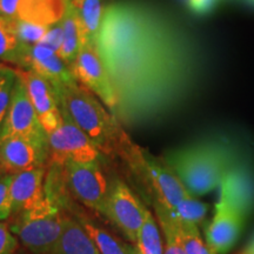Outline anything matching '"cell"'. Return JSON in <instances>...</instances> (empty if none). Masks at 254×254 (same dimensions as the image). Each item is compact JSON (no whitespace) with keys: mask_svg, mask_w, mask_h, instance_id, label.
<instances>
[{"mask_svg":"<svg viewBox=\"0 0 254 254\" xmlns=\"http://www.w3.org/2000/svg\"><path fill=\"white\" fill-rule=\"evenodd\" d=\"M17 247L18 239L12 233L9 225L0 221V254H14Z\"/></svg>","mask_w":254,"mask_h":254,"instance_id":"cell-29","label":"cell"},{"mask_svg":"<svg viewBox=\"0 0 254 254\" xmlns=\"http://www.w3.org/2000/svg\"><path fill=\"white\" fill-rule=\"evenodd\" d=\"M50 160L49 140L12 135L0 139V171L2 176L45 167Z\"/></svg>","mask_w":254,"mask_h":254,"instance_id":"cell-9","label":"cell"},{"mask_svg":"<svg viewBox=\"0 0 254 254\" xmlns=\"http://www.w3.org/2000/svg\"><path fill=\"white\" fill-rule=\"evenodd\" d=\"M219 0H189L190 8L196 14H207L217 6Z\"/></svg>","mask_w":254,"mask_h":254,"instance_id":"cell-31","label":"cell"},{"mask_svg":"<svg viewBox=\"0 0 254 254\" xmlns=\"http://www.w3.org/2000/svg\"><path fill=\"white\" fill-rule=\"evenodd\" d=\"M18 68L36 73L52 82L56 88L75 80L71 68L60 59L56 51L40 44L25 47Z\"/></svg>","mask_w":254,"mask_h":254,"instance_id":"cell-14","label":"cell"},{"mask_svg":"<svg viewBox=\"0 0 254 254\" xmlns=\"http://www.w3.org/2000/svg\"><path fill=\"white\" fill-rule=\"evenodd\" d=\"M71 71L78 84L94 94L114 116L118 100L97 49L90 46L81 47Z\"/></svg>","mask_w":254,"mask_h":254,"instance_id":"cell-10","label":"cell"},{"mask_svg":"<svg viewBox=\"0 0 254 254\" xmlns=\"http://www.w3.org/2000/svg\"><path fill=\"white\" fill-rule=\"evenodd\" d=\"M0 173H1V171H0Z\"/></svg>","mask_w":254,"mask_h":254,"instance_id":"cell-39","label":"cell"},{"mask_svg":"<svg viewBox=\"0 0 254 254\" xmlns=\"http://www.w3.org/2000/svg\"><path fill=\"white\" fill-rule=\"evenodd\" d=\"M56 199L47 195L36 207L12 215V233L33 254H49L64 228L65 215Z\"/></svg>","mask_w":254,"mask_h":254,"instance_id":"cell-4","label":"cell"},{"mask_svg":"<svg viewBox=\"0 0 254 254\" xmlns=\"http://www.w3.org/2000/svg\"><path fill=\"white\" fill-rule=\"evenodd\" d=\"M17 69V75L26 87L30 100L47 134L53 132L63 120L62 104L58 91L52 82L36 73Z\"/></svg>","mask_w":254,"mask_h":254,"instance_id":"cell-12","label":"cell"},{"mask_svg":"<svg viewBox=\"0 0 254 254\" xmlns=\"http://www.w3.org/2000/svg\"><path fill=\"white\" fill-rule=\"evenodd\" d=\"M6 66H9V65H6V64H4V63H0V71H1V69H4Z\"/></svg>","mask_w":254,"mask_h":254,"instance_id":"cell-36","label":"cell"},{"mask_svg":"<svg viewBox=\"0 0 254 254\" xmlns=\"http://www.w3.org/2000/svg\"><path fill=\"white\" fill-rule=\"evenodd\" d=\"M60 168L66 187L73 196L86 207L104 215L112 182H109L100 163L65 161Z\"/></svg>","mask_w":254,"mask_h":254,"instance_id":"cell-6","label":"cell"},{"mask_svg":"<svg viewBox=\"0 0 254 254\" xmlns=\"http://www.w3.org/2000/svg\"><path fill=\"white\" fill-rule=\"evenodd\" d=\"M161 231L168 232L186 254H213L202 240L198 226L171 217L160 206H154Z\"/></svg>","mask_w":254,"mask_h":254,"instance_id":"cell-17","label":"cell"},{"mask_svg":"<svg viewBox=\"0 0 254 254\" xmlns=\"http://www.w3.org/2000/svg\"><path fill=\"white\" fill-rule=\"evenodd\" d=\"M244 220L245 217L237 208L219 198L213 218L205 232L206 244L211 252L226 254L239 238Z\"/></svg>","mask_w":254,"mask_h":254,"instance_id":"cell-13","label":"cell"},{"mask_svg":"<svg viewBox=\"0 0 254 254\" xmlns=\"http://www.w3.org/2000/svg\"><path fill=\"white\" fill-rule=\"evenodd\" d=\"M159 227L152 212L146 209L144 224L135 243V247L141 254H164L165 246Z\"/></svg>","mask_w":254,"mask_h":254,"instance_id":"cell-23","label":"cell"},{"mask_svg":"<svg viewBox=\"0 0 254 254\" xmlns=\"http://www.w3.org/2000/svg\"><path fill=\"white\" fill-rule=\"evenodd\" d=\"M49 254H100V252L78 219L65 215L62 234Z\"/></svg>","mask_w":254,"mask_h":254,"instance_id":"cell-18","label":"cell"},{"mask_svg":"<svg viewBox=\"0 0 254 254\" xmlns=\"http://www.w3.org/2000/svg\"><path fill=\"white\" fill-rule=\"evenodd\" d=\"M51 26L46 25H39L33 23H27V21L17 20V30L19 38H20L21 43L27 46L38 45L45 34L49 31Z\"/></svg>","mask_w":254,"mask_h":254,"instance_id":"cell-27","label":"cell"},{"mask_svg":"<svg viewBox=\"0 0 254 254\" xmlns=\"http://www.w3.org/2000/svg\"><path fill=\"white\" fill-rule=\"evenodd\" d=\"M57 91L62 106L95 147L101 153L119 155L126 160L134 142L105 105L77 80L63 85Z\"/></svg>","mask_w":254,"mask_h":254,"instance_id":"cell-2","label":"cell"},{"mask_svg":"<svg viewBox=\"0 0 254 254\" xmlns=\"http://www.w3.org/2000/svg\"><path fill=\"white\" fill-rule=\"evenodd\" d=\"M63 120L53 132L47 134L51 163L63 165L65 161L80 164L100 163L101 152L90 138L73 122L71 116L62 106Z\"/></svg>","mask_w":254,"mask_h":254,"instance_id":"cell-7","label":"cell"},{"mask_svg":"<svg viewBox=\"0 0 254 254\" xmlns=\"http://www.w3.org/2000/svg\"><path fill=\"white\" fill-rule=\"evenodd\" d=\"M45 167L33 168L12 176L9 198L12 215H17L39 205L46 198Z\"/></svg>","mask_w":254,"mask_h":254,"instance_id":"cell-16","label":"cell"},{"mask_svg":"<svg viewBox=\"0 0 254 254\" xmlns=\"http://www.w3.org/2000/svg\"><path fill=\"white\" fill-rule=\"evenodd\" d=\"M12 176L0 177V221L12 217L11 198H9V187H11Z\"/></svg>","mask_w":254,"mask_h":254,"instance_id":"cell-28","label":"cell"},{"mask_svg":"<svg viewBox=\"0 0 254 254\" xmlns=\"http://www.w3.org/2000/svg\"><path fill=\"white\" fill-rule=\"evenodd\" d=\"M75 218L86 230L88 236L94 241L100 254H129L128 245H123L113 236H111L107 231L93 224L90 219L81 214H77Z\"/></svg>","mask_w":254,"mask_h":254,"instance_id":"cell-24","label":"cell"},{"mask_svg":"<svg viewBox=\"0 0 254 254\" xmlns=\"http://www.w3.org/2000/svg\"><path fill=\"white\" fill-rule=\"evenodd\" d=\"M126 161L142 178L153 206L173 211L184 199L192 195L163 159L155 158L144 148L134 145Z\"/></svg>","mask_w":254,"mask_h":254,"instance_id":"cell-5","label":"cell"},{"mask_svg":"<svg viewBox=\"0 0 254 254\" xmlns=\"http://www.w3.org/2000/svg\"><path fill=\"white\" fill-rule=\"evenodd\" d=\"M68 0H20L17 20L52 26L62 20Z\"/></svg>","mask_w":254,"mask_h":254,"instance_id":"cell-19","label":"cell"},{"mask_svg":"<svg viewBox=\"0 0 254 254\" xmlns=\"http://www.w3.org/2000/svg\"><path fill=\"white\" fill-rule=\"evenodd\" d=\"M245 1L251 6H254V0H245Z\"/></svg>","mask_w":254,"mask_h":254,"instance_id":"cell-37","label":"cell"},{"mask_svg":"<svg viewBox=\"0 0 254 254\" xmlns=\"http://www.w3.org/2000/svg\"><path fill=\"white\" fill-rule=\"evenodd\" d=\"M241 254H254V239L251 241L250 245L246 247V250Z\"/></svg>","mask_w":254,"mask_h":254,"instance_id":"cell-34","label":"cell"},{"mask_svg":"<svg viewBox=\"0 0 254 254\" xmlns=\"http://www.w3.org/2000/svg\"><path fill=\"white\" fill-rule=\"evenodd\" d=\"M69 5L74 7L77 14L81 47H95L106 4L104 0H80L79 2Z\"/></svg>","mask_w":254,"mask_h":254,"instance_id":"cell-20","label":"cell"},{"mask_svg":"<svg viewBox=\"0 0 254 254\" xmlns=\"http://www.w3.org/2000/svg\"><path fill=\"white\" fill-rule=\"evenodd\" d=\"M163 234L165 237L164 254H186L182 246L177 243V240L168 232H163Z\"/></svg>","mask_w":254,"mask_h":254,"instance_id":"cell-33","label":"cell"},{"mask_svg":"<svg viewBox=\"0 0 254 254\" xmlns=\"http://www.w3.org/2000/svg\"><path fill=\"white\" fill-rule=\"evenodd\" d=\"M244 217L254 209V172L249 163L239 159L220 184V195Z\"/></svg>","mask_w":254,"mask_h":254,"instance_id":"cell-15","label":"cell"},{"mask_svg":"<svg viewBox=\"0 0 254 254\" xmlns=\"http://www.w3.org/2000/svg\"><path fill=\"white\" fill-rule=\"evenodd\" d=\"M63 26H62V20L59 23H57L55 25H52L47 31V33L45 34V37L43 38V40L40 41V45L49 47V49L56 51L58 52V50L60 49L63 44Z\"/></svg>","mask_w":254,"mask_h":254,"instance_id":"cell-30","label":"cell"},{"mask_svg":"<svg viewBox=\"0 0 254 254\" xmlns=\"http://www.w3.org/2000/svg\"><path fill=\"white\" fill-rule=\"evenodd\" d=\"M15 80H17V69L14 67L6 66L0 71V128L7 113Z\"/></svg>","mask_w":254,"mask_h":254,"instance_id":"cell-26","label":"cell"},{"mask_svg":"<svg viewBox=\"0 0 254 254\" xmlns=\"http://www.w3.org/2000/svg\"><path fill=\"white\" fill-rule=\"evenodd\" d=\"M79 1H80V0H68L69 4H75V2H79Z\"/></svg>","mask_w":254,"mask_h":254,"instance_id":"cell-38","label":"cell"},{"mask_svg":"<svg viewBox=\"0 0 254 254\" xmlns=\"http://www.w3.org/2000/svg\"><path fill=\"white\" fill-rule=\"evenodd\" d=\"M62 26L64 33L63 44L57 55L72 69V66L74 65L81 50L80 32H79L77 14H75V9L72 5L67 4V9H66L65 15L62 19Z\"/></svg>","mask_w":254,"mask_h":254,"instance_id":"cell-22","label":"cell"},{"mask_svg":"<svg viewBox=\"0 0 254 254\" xmlns=\"http://www.w3.org/2000/svg\"><path fill=\"white\" fill-rule=\"evenodd\" d=\"M128 251H129V254H141L140 252H139V250L136 249L135 246L128 245Z\"/></svg>","mask_w":254,"mask_h":254,"instance_id":"cell-35","label":"cell"},{"mask_svg":"<svg viewBox=\"0 0 254 254\" xmlns=\"http://www.w3.org/2000/svg\"><path fill=\"white\" fill-rule=\"evenodd\" d=\"M19 1L20 0H0V15L6 18L17 19Z\"/></svg>","mask_w":254,"mask_h":254,"instance_id":"cell-32","label":"cell"},{"mask_svg":"<svg viewBox=\"0 0 254 254\" xmlns=\"http://www.w3.org/2000/svg\"><path fill=\"white\" fill-rule=\"evenodd\" d=\"M234 146L225 140H205L167 152L166 165L193 196L207 194L239 160Z\"/></svg>","mask_w":254,"mask_h":254,"instance_id":"cell-3","label":"cell"},{"mask_svg":"<svg viewBox=\"0 0 254 254\" xmlns=\"http://www.w3.org/2000/svg\"><path fill=\"white\" fill-rule=\"evenodd\" d=\"M26 46L19 38L17 19L0 15V63L18 68Z\"/></svg>","mask_w":254,"mask_h":254,"instance_id":"cell-21","label":"cell"},{"mask_svg":"<svg viewBox=\"0 0 254 254\" xmlns=\"http://www.w3.org/2000/svg\"><path fill=\"white\" fill-rule=\"evenodd\" d=\"M146 208L132 190L119 178L112 180L104 215L119 227L133 244L144 224Z\"/></svg>","mask_w":254,"mask_h":254,"instance_id":"cell-8","label":"cell"},{"mask_svg":"<svg viewBox=\"0 0 254 254\" xmlns=\"http://www.w3.org/2000/svg\"><path fill=\"white\" fill-rule=\"evenodd\" d=\"M12 135L49 140L47 133L41 126L36 110L31 103L26 87L18 75L12 91L7 113L0 128V139Z\"/></svg>","mask_w":254,"mask_h":254,"instance_id":"cell-11","label":"cell"},{"mask_svg":"<svg viewBox=\"0 0 254 254\" xmlns=\"http://www.w3.org/2000/svg\"><path fill=\"white\" fill-rule=\"evenodd\" d=\"M164 209L174 219L193 224L195 226H199L204 222L206 213H207V206L204 202L195 199V196L193 195H189L187 198L184 199L173 211H168L166 208Z\"/></svg>","mask_w":254,"mask_h":254,"instance_id":"cell-25","label":"cell"},{"mask_svg":"<svg viewBox=\"0 0 254 254\" xmlns=\"http://www.w3.org/2000/svg\"><path fill=\"white\" fill-rule=\"evenodd\" d=\"M95 49L116 92L123 127L166 118L194 91L198 44L176 19L141 0L106 4Z\"/></svg>","mask_w":254,"mask_h":254,"instance_id":"cell-1","label":"cell"}]
</instances>
